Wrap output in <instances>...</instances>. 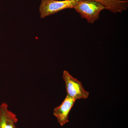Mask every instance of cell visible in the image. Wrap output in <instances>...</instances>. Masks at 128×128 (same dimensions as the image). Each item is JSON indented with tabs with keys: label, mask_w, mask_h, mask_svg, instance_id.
I'll list each match as a JSON object with an SVG mask.
<instances>
[{
	"label": "cell",
	"mask_w": 128,
	"mask_h": 128,
	"mask_svg": "<svg viewBox=\"0 0 128 128\" xmlns=\"http://www.w3.org/2000/svg\"><path fill=\"white\" fill-rule=\"evenodd\" d=\"M18 121L16 114L8 110L7 104L2 103L0 106V128H18Z\"/></svg>",
	"instance_id": "cell-5"
},
{
	"label": "cell",
	"mask_w": 128,
	"mask_h": 128,
	"mask_svg": "<svg viewBox=\"0 0 128 128\" xmlns=\"http://www.w3.org/2000/svg\"><path fill=\"white\" fill-rule=\"evenodd\" d=\"M100 2L105 9L114 14L121 13L128 8V0H92Z\"/></svg>",
	"instance_id": "cell-6"
},
{
	"label": "cell",
	"mask_w": 128,
	"mask_h": 128,
	"mask_svg": "<svg viewBox=\"0 0 128 128\" xmlns=\"http://www.w3.org/2000/svg\"><path fill=\"white\" fill-rule=\"evenodd\" d=\"M82 18L93 24L99 18L100 12L105 9L100 2L92 0H80L74 8Z\"/></svg>",
	"instance_id": "cell-1"
},
{
	"label": "cell",
	"mask_w": 128,
	"mask_h": 128,
	"mask_svg": "<svg viewBox=\"0 0 128 128\" xmlns=\"http://www.w3.org/2000/svg\"><path fill=\"white\" fill-rule=\"evenodd\" d=\"M80 0H42L39 7L40 17H46L67 9L74 8Z\"/></svg>",
	"instance_id": "cell-2"
},
{
	"label": "cell",
	"mask_w": 128,
	"mask_h": 128,
	"mask_svg": "<svg viewBox=\"0 0 128 128\" xmlns=\"http://www.w3.org/2000/svg\"><path fill=\"white\" fill-rule=\"evenodd\" d=\"M62 78L65 82L67 95L75 100L88 98L89 92L85 90L81 82L74 78L66 70L64 71Z\"/></svg>",
	"instance_id": "cell-3"
},
{
	"label": "cell",
	"mask_w": 128,
	"mask_h": 128,
	"mask_svg": "<svg viewBox=\"0 0 128 128\" xmlns=\"http://www.w3.org/2000/svg\"><path fill=\"white\" fill-rule=\"evenodd\" d=\"M76 101L67 95L62 104L54 108V114L57 118L58 122L61 126H64L69 122V113L73 106Z\"/></svg>",
	"instance_id": "cell-4"
}]
</instances>
